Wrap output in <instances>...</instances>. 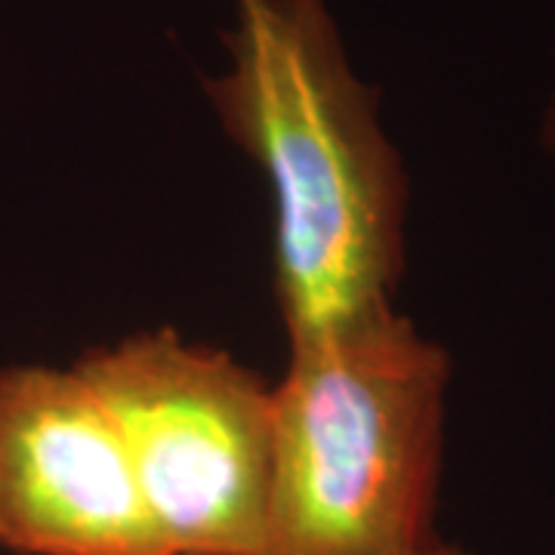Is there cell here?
Masks as SVG:
<instances>
[{"instance_id": "6da1fadb", "label": "cell", "mask_w": 555, "mask_h": 555, "mask_svg": "<svg viewBox=\"0 0 555 555\" xmlns=\"http://www.w3.org/2000/svg\"><path fill=\"white\" fill-rule=\"evenodd\" d=\"M225 68L204 78L272 192L275 302L291 346L396 312L408 177L327 0H229Z\"/></svg>"}, {"instance_id": "7a4b0ae2", "label": "cell", "mask_w": 555, "mask_h": 555, "mask_svg": "<svg viewBox=\"0 0 555 555\" xmlns=\"http://www.w3.org/2000/svg\"><path fill=\"white\" fill-rule=\"evenodd\" d=\"M451 358L398 312L291 346L266 555H414L436 537Z\"/></svg>"}, {"instance_id": "3957f363", "label": "cell", "mask_w": 555, "mask_h": 555, "mask_svg": "<svg viewBox=\"0 0 555 555\" xmlns=\"http://www.w3.org/2000/svg\"><path fill=\"white\" fill-rule=\"evenodd\" d=\"M75 367L115 416L170 555H266L275 389L173 331L102 346Z\"/></svg>"}, {"instance_id": "277c9868", "label": "cell", "mask_w": 555, "mask_h": 555, "mask_svg": "<svg viewBox=\"0 0 555 555\" xmlns=\"http://www.w3.org/2000/svg\"><path fill=\"white\" fill-rule=\"evenodd\" d=\"M0 543L22 555H170L118 423L78 367L0 371Z\"/></svg>"}, {"instance_id": "5b68a950", "label": "cell", "mask_w": 555, "mask_h": 555, "mask_svg": "<svg viewBox=\"0 0 555 555\" xmlns=\"http://www.w3.org/2000/svg\"><path fill=\"white\" fill-rule=\"evenodd\" d=\"M540 142H543V149H546L555 160V87H553V93H550L546 108H543V120H540Z\"/></svg>"}, {"instance_id": "8992f818", "label": "cell", "mask_w": 555, "mask_h": 555, "mask_svg": "<svg viewBox=\"0 0 555 555\" xmlns=\"http://www.w3.org/2000/svg\"><path fill=\"white\" fill-rule=\"evenodd\" d=\"M414 555H466L463 550H456L451 543H444V540H433L429 546H423V550H416Z\"/></svg>"}]
</instances>
